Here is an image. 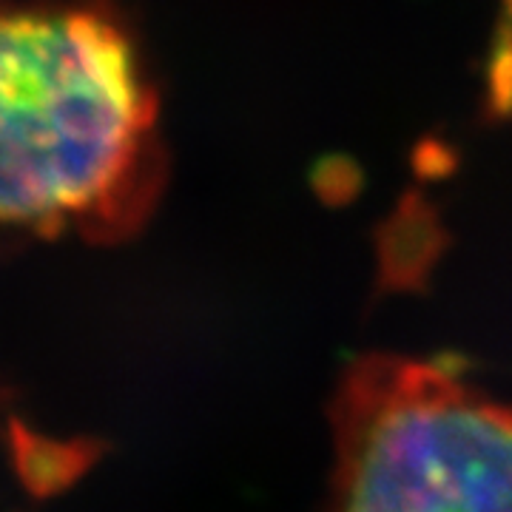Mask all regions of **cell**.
Here are the masks:
<instances>
[{"label":"cell","mask_w":512,"mask_h":512,"mask_svg":"<svg viewBox=\"0 0 512 512\" xmlns=\"http://www.w3.org/2000/svg\"><path fill=\"white\" fill-rule=\"evenodd\" d=\"M154 114L140 60L109 20L0 15V222L89 220L137 174Z\"/></svg>","instance_id":"1"},{"label":"cell","mask_w":512,"mask_h":512,"mask_svg":"<svg viewBox=\"0 0 512 512\" xmlns=\"http://www.w3.org/2000/svg\"><path fill=\"white\" fill-rule=\"evenodd\" d=\"M328 512H512V402L456 362L356 359L333 399Z\"/></svg>","instance_id":"2"},{"label":"cell","mask_w":512,"mask_h":512,"mask_svg":"<svg viewBox=\"0 0 512 512\" xmlns=\"http://www.w3.org/2000/svg\"><path fill=\"white\" fill-rule=\"evenodd\" d=\"M487 92L495 114L512 111V0H501V23L490 52L487 69Z\"/></svg>","instance_id":"3"}]
</instances>
